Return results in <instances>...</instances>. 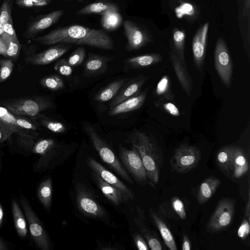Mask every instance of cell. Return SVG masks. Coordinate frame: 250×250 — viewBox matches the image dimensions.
<instances>
[{
  "label": "cell",
  "instance_id": "cell-1",
  "mask_svg": "<svg viewBox=\"0 0 250 250\" xmlns=\"http://www.w3.org/2000/svg\"><path fill=\"white\" fill-rule=\"evenodd\" d=\"M33 41L43 45L68 43L106 50H112L115 47L112 38L103 30L80 25L58 28L44 35L33 38Z\"/></svg>",
  "mask_w": 250,
  "mask_h": 250
},
{
  "label": "cell",
  "instance_id": "cell-2",
  "mask_svg": "<svg viewBox=\"0 0 250 250\" xmlns=\"http://www.w3.org/2000/svg\"><path fill=\"white\" fill-rule=\"evenodd\" d=\"M132 147L140 155L144 166L148 184L155 188L159 180L160 172L164 161L161 148L151 137L146 133L137 129L127 135Z\"/></svg>",
  "mask_w": 250,
  "mask_h": 250
},
{
  "label": "cell",
  "instance_id": "cell-3",
  "mask_svg": "<svg viewBox=\"0 0 250 250\" xmlns=\"http://www.w3.org/2000/svg\"><path fill=\"white\" fill-rule=\"evenodd\" d=\"M0 120L12 133L17 136L19 144L26 148L33 146L38 136L36 132L37 126L26 118L11 113L5 107L0 105Z\"/></svg>",
  "mask_w": 250,
  "mask_h": 250
},
{
  "label": "cell",
  "instance_id": "cell-4",
  "mask_svg": "<svg viewBox=\"0 0 250 250\" xmlns=\"http://www.w3.org/2000/svg\"><path fill=\"white\" fill-rule=\"evenodd\" d=\"M1 106L17 115L36 117L52 108L54 104L49 97L33 96L7 100L2 103Z\"/></svg>",
  "mask_w": 250,
  "mask_h": 250
},
{
  "label": "cell",
  "instance_id": "cell-5",
  "mask_svg": "<svg viewBox=\"0 0 250 250\" xmlns=\"http://www.w3.org/2000/svg\"><path fill=\"white\" fill-rule=\"evenodd\" d=\"M83 128L103 161L124 180L129 184H133L134 182L126 170L107 144L99 135L95 128L86 123H83Z\"/></svg>",
  "mask_w": 250,
  "mask_h": 250
},
{
  "label": "cell",
  "instance_id": "cell-6",
  "mask_svg": "<svg viewBox=\"0 0 250 250\" xmlns=\"http://www.w3.org/2000/svg\"><path fill=\"white\" fill-rule=\"evenodd\" d=\"M201 159V152L198 147L183 144L176 149L170 164L177 173L184 174L194 169Z\"/></svg>",
  "mask_w": 250,
  "mask_h": 250
},
{
  "label": "cell",
  "instance_id": "cell-7",
  "mask_svg": "<svg viewBox=\"0 0 250 250\" xmlns=\"http://www.w3.org/2000/svg\"><path fill=\"white\" fill-rule=\"evenodd\" d=\"M235 211L234 199L226 197L221 199L210 218L206 227L211 234L218 233L231 224Z\"/></svg>",
  "mask_w": 250,
  "mask_h": 250
},
{
  "label": "cell",
  "instance_id": "cell-8",
  "mask_svg": "<svg viewBox=\"0 0 250 250\" xmlns=\"http://www.w3.org/2000/svg\"><path fill=\"white\" fill-rule=\"evenodd\" d=\"M119 157L123 165L135 181L143 186L148 184L146 170L142 159L133 148L119 147Z\"/></svg>",
  "mask_w": 250,
  "mask_h": 250
},
{
  "label": "cell",
  "instance_id": "cell-9",
  "mask_svg": "<svg viewBox=\"0 0 250 250\" xmlns=\"http://www.w3.org/2000/svg\"><path fill=\"white\" fill-rule=\"evenodd\" d=\"M21 199L33 240L42 250H49L50 244L45 229L34 212L28 200L22 195Z\"/></svg>",
  "mask_w": 250,
  "mask_h": 250
},
{
  "label": "cell",
  "instance_id": "cell-10",
  "mask_svg": "<svg viewBox=\"0 0 250 250\" xmlns=\"http://www.w3.org/2000/svg\"><path fill=\"white\" fill-rule=\"evenodd\" d=\"M76 200L79 209L84 215L99 219L105 217L106 213L104 208L80 183L76 186Z\"/></svg>",
  "mask_w": 250,
  "mask_h": 250
},
{
  "label": "cell",
  "instance_id": "cell-11",
  "mask_svg": "<svg viewBox=\"0 0 250 250\" xmlns=\"http://www.w3.org/2000/svg\"><path fill=\"white\" fill-rule=\"evenodd\" d=\"M214 63L216 70L222 81L226 86H229L231 83L232 63L228 47L222 38H219L216 42Z\"/></svg>",
  "mask_w": 250,
  "mask_h": 250
},
{
  "label": "cell",
  "instance_id": "cell-12",
  "mask_svg": "<svg viewBox=\"0 0 250 250\" xmlns=\"http://www.w3.org/2000/svg\"><path fill=\"white\" fill-rule=\"evenodd\" d=\"M123 25L127 39L126 51L130 52L139 49L151 42L150 35L133 22L125 20Z\"/></svg>",
  "mask_w": 250,
  "mask_h": 250
},
{
  "label": "cell",
  "instance_id": "cell-13",
  "mask_svg": "<svg viewBox=\"0 0 250 250\" xmlns=\"http://www.w3.org/2000/svg\"><path fill=\"white\" fill-rule=\"evenodd\" d=\"M86 163L92 171L98 175L105 182L120 190L129 200L134 199L135 195L133 192L116 176L108 171L101 164L91 157L86 159Z\"/></svg>",
  "mask_w": 250,
  "mask_h": 250
},
{
  "label": "cell",
  "instance_id": "cell-14",
  "mask_svg": "<svg viewBox=\"0 0 250 250\" xmlns=\"http://www.w3.org/2000/svg\"><path fill=\"white\" fill-rule=\"evenodd\" d=\"M71 47V44L59 43L41 52L27 56L25 61L27 63L33 65H46L59 59Z\"/></svg>",
  "mask_w": 250,
  "mask_h": 250
},
{
  "label": "cell",
  "instance_id": "cell-15",
  "mask_svg": "<svg viewBox=\"0 0 250 250\" xmlns=\"http://www.w3.org/2000/svg\"><path fill=\"white\" fill-rule=\"evenodd\" d=\"M147 79V77L140 75L126 81L110 103L109 109L122 102L139 93L141 88Z\"/></svg>",
  "mask_w": 250,
  "mask_h": 250
},
{
  "label": "cell",
  "instance_id": "cell-16",
  "mask_svg": "<svg viewBox=\"0 0 250 250\" xmlns=\"http://www.w3.org/2000/svg\"><path fill=\"white\" fill-rule=\"evenodd\" d=\"M209 23L206 22L197 31L192 43L195 65L201 70L204 65L205 51L207 47Z\"/></svg>",
  "mask_w": 250,
  "mask_h": 250
},
{
  "label": "cell",
  "instance_id": "cell-17",
  "mask_svg": "<svg viewBox=\"0 0 250 250\" xmlns=\"http://www.w3.org/2000/svg\"><path fill=\"white\" fill-rule=\"evenodd\" d=\"M169 58L180 85L187 94L189 96L193 89V83L186 61L182 60L172 50L169 53Z\"/></svg>",
  "mask_w": 250,
  "mask_h": 250
},
{
  "label": "cell",
  "instance_id": "cell-18",
  "mask_svg": "<svg viewBox=\"0 0 250 250\" xmlns=\"http://www.w3.org/2000/svg\"><path fill=\"white\" fill-rule=\"evenodd\" d=\"M64 14L62 10L52 11L40 17L28 27L24 36L27 38L34 37L37 34L55 24Z\"/></svg>",
  "mask_w": 250,
  "mask_h": 250
},
{
  "label": "cell",
  "instance_id": "cell-19",
  "mask_svg": "<svg viewBox=\"0 0 250 250\" xmlns=\"http://www.w3.org/2000/svg\"><path fill=\"white\" fill-rule=\"evenodd\" d=\"M109 60L105 56L89 54L83 64V77L90 78L103 74L107 68Z\"/></svg>",
  "mask_w": 250,
  "mask_h": 250
},
{
  "label": "cell",
  "instance_id": "cell-20",
  "mask_svg": "<svg viewBox=\"0 0 250 250\" xmlns=\"http://www.w3.org/2000/svg\"><path fill=\"white\" fill-rule=\"evenodd\" d=\"M147 94V89L140 92L117 104L109 109V115L111 116L136 110L144 104Z\"/></svg>",
  "mask_w": 250,
  "mask_h": 250
},
{
  "label": "cell",
  "instance_id": "cell-21",
  "mask_svg": "<svg viewBox=\"0 0 250 250\" xmlns=\"http://www.w3.org/2000/svg\"><path fill=\"white\" fill-rule=\"evenodd\" d=\"M92 176L103 194L114 205L119 206L129 199L120 190L109 184L92 172Z\"/></svg>",
  "mask_w": 250,
  "mask_h": 250
},
{
  "label": "cell",
  "instance_id": "cell-22",
  "mask_svg": "<svg viewBox=\"0 0 250 250\" xmlns=\"http://www.w3.org/2000/svg\"><path fill=\"white\" fill-rule=\"evenodd\" d=\"M162 59L159 54H147L129 57L124 61V70L127 71L130 69H142L154 65Z\"/></svg>",
  "mask_w": 250,
  "mask_h": 250
},
{
  "label": "cell",
  "instance_id": "cell-23",
  "mask_svg": "<svg viewBox=\"0 0 250 250\" xmlns=\"http://www.w3.org/2000/svg\"><path fill=\"white\" fill-rule=\"evenodd\" d=\"M149 212L151 220L159 230L166 246L170 250H177L174 238L164 219L152 208L149 210Z\"/></svg>",
  "mask_w": 250,
  "mask_h": 250
},
{
  "label": "cell",
  "instance_id": "cell-24",
  "mask_svg": "<svg viewBox=\"0 0 250 250\" xmlns=\"http://www.w3.org/2000/svg\"><path fill=\"white\" fill-rule=\"evenodd\" d=\"M249 168L248 160L244 150L238 146H234L231 176L239 179L248 172Z\"/></svg>",
  "mask_w": 250,
  "mask_h": 250
},
{
  "label": "cell",
  "instance_id": "cell-25",
  "mask_svg": "<svg viewBox=\"0 0 250 250\" xmlns=\"http://www.w3.org/2000/svg\"><path fill=\"white\" fill-rule=\"evenodd\" d=\"M21 44L18 37H13L3 32L0 35V54L12 59L17 58L20 53Z\"/></svg>",
  "mask_w": 250,
  "mask_h": 250
},
{
  "label": "cell",
  "instance_id": "cell-26",
  "mask_svg": "<svg viewBox=\"0 0 250 250\" xmlns=\"http://www.w3.org/2000/svg\"><path fill=\"white\" fill-rule=\"evenodd\" d=\"M220 183V179L214 176H209L204 179L198 190V203L202 205L208 201L213 195Z\"/></svg>",
  "mask_w": 250,
  "mask_h": 250
},
{
  "label": "cell",
  "instance_id": "cell-27",
  "mask_svg": "<svg viewBox=\"0 0 250 250\" xmlns=\"http://www.w3.org/2000/svg\"><path fill=\"white\" fill-rule=\"evenodd\" d=\"M234 146H228L221 148L217 152L216 161L218 167L226 176L231 175Z\"/></svg>",
  "mask_w": 250,
  "mask_h": 250
},
{
  "label": "cell",
  "instance_id": "cell-28",
  "mask_svg": "<svg viewBox=\"0 0 250 250\" xmlns=\"http://www.w3.org/2000/svg\"><path fill=\"white\" fill-rule=\"evenodd\" d=\"M126 79H119L109 83L97 92L94 97V100L96 102L104 103L112 100L126 81Z\"/></svg>",
  "mask_w": 250,
  "mask_h": 250
},
{
  "label": "cell",
  "instance_id": "cell-29",
  "mask_svg": "<svg viewBox=\"0 0 250 250\" xmlns=\"http://www.w3.org/2000/svg\"><path fill=\"white\" fill-rule=\"evenodd\" d=\"M110 10L119 11L118 6L114 3L105 2H96L86 5L76 11L77 15L96 14L102 15Z\"/></svg>",
  "mask_w": 250,
  "mask_h": 250
},
{
  "label": "cell",
  "instance_id": "cell-30",
  "mask_svg": "<svg viewBox=\"0 0 250 250\" xmlns=\"http://www.w3.org/2000/svg\"><path fill=\"white\" fill-rule=\"evenodd\" d=\"M135 222L140 228L142 234L146 239L149 248L151 250H162V245L156 233L149 229L138 218H135Z\"/></svg>",
  "mask_w": 250,
  "mask_h": 250
},
{
  "label": "cell",
  "instance_id": "cell-31",
  "mask_svg": "<svg viewBox=\"0 0 250 250\" xmlns=\"http://www.w3.org/2000/svg\"><path fill=\"white\" fill-rule=\"evenodd\" d=\"M12 208L16 230L20 236L24 238L27 233L26 223L21 210L15 200L12 201Z\"/></svg>",
  "mask_w": 250,
  "mask_h": 250
},
{
  "label": "cell",
  "instance_id": "cell-32",
  "mask_svg": "<svg viewBox=\"0 0 250 250\" xmlns=\"http://www.w3.org/2000/svg\"><path fill=\"white\" fill-rule=\"evenodd\" d=\"M52 195V183L50 178L43 181L39 186L38 196L42 205L48 209L51 204Z\"/></svg>",
  "mask_w": 250,
  "mask_h": 250
},
{
  "label": "cell",
  "instance_id": "cell-33",
  "mask_svg": "<svg viewBox=\"0 0 250 250\" xmlns=\"http://www.w3.org/2000/svg\"><path fill=\"white\" fill-rule=\"evenodd\" d=\"M101 24L107 30H114L121 25L123 19L119 11L110 10L103 14Z\"/></svg>",
  "mask_w": 250,
  "mask_h": 250
},
{
  "label": "cell",
  "instance_id": "cell-34",
  "mask_svg": "<svg viewBox=\"0 0 250 250\" xmlns=\"http://www.w3.org/2000/svg\"><path fill=\"white\" fill-rule=\"evenodd\" d=\"M186 34L184 31L175 28L172 35L171 50L183 61H185V44Z\"/></svg>",
  "mask_w": 250,
  "mask_h": 250
},
{
  "label": "cell",
  "instance_id": "cell-35",
  "mask_svg": "<svg viewBox=\"0 0 250 250\" xmlns=\"http://www.w3.org/2000/svg\"><path fill=\"white\" fill-rule=\"evenodd\" d=\"M40 84L44 88L52 91L63 88L64 82L63 79L58 75H51L41 79Z\"/></svg>",
  "mask_w": 250,
  "mask_h": 250
},
{
  "label": "cell",
  "instance_id": "cell-36",
  "mask_svg": "<svg viewBox=\"0 0 250 250\" xmlns=\"http://www.w3.org/2000/svg\"><path fill=\"white\" fill-rule=\"evenodd\" d=\"M57 142L52 138L41 139L36 143L32 151L35 154L45 155L57 146Z\"/></svg>",
  "mask_w": 250,
  "mask_h": 250
},
{
  "label": "cell",
  "instance_id": "cell-37",
  "mask_svg": "<svg viewBox=\"0 0 250 250\" xmlns=\"http://www.w3.org/2000/svg\"><path fill=\"white\" fill-rule=\"evenodd\" d=\"M170 82L168 76H163L158 83L155 93L156 95L162 99L167 100L172 99L173 95L170 90Z\"/></svg>",
  "mask_w": 250,
  "mask_h": 250
},
{
  "label": "cell",
  "instance_id": "cell-38",
  "mask_svg": "<svg viewBox=\"0 0 250 250\" xmlns=\"http://www.w3.org/2000/svg\"><path fill=\"white\" fill-rule=\"evenodd\" d=\"M40 121L44 127L54 133H63L66 131V126L62 122L51 120L45 116H41Z\"/></svg>",
  "mask_w": 250,
  "mask_h": 250
},
{
  "label": "cell",
  "instance_id": "cell-39",
  "mask_svg": "<svg viewBox=\"0 0 250 250\" xmlns=\"http://www.w3.org/2000/svg\"><path fill=\"white\" fill-rule=\"evenodd\" d=\"M85 49L83 46H79L75 49L66 59L67 62L71 66L81 65L85 57Z\"/></svg>",
  "mask_w": 250,
  "mask_h": 250
},
{
  "label": "cell",
  "instance_id": "cell-40",
  "mask_svg": "<svg viewBox=\"0 0 250 250\" xmlns=\"http://www.w3.org/2000/svg\"><path fill=\"white\" fill-rule=\"evenodd\" d=\"M10 21H12L11 0H4L0 8V25L2 27Z\"/></svg>",
  "mask_w": 250,
  "mask_h": 250
},
{
  "label": "cell",
  "instance_id": "cell-41",
  "mask_svg": "<svg viewBox=\"0 0 250 250\" xmlns=\"http://www.w3.org/2000/svg\"><path fill=\"white\" fill-rule=\"evenodd\" d=\"M54 68L57 73L64 77L70 76L73 72V67L68 64L65 59L58 61L55 63Z\"/></svg>",
  "mask_w": 250,
  "mask_h": 250
},
{
  "label": "cell",
  "instance_id": "cell-42",
  "mask_svg": "<svg viewBox=\"0 0 250 250\" xmlns=\"http://www.w3.org/2000/svg\"><path fill=\"white\" fill-rule=\"evenodd\" d=\"M0 83L5 81L11 75L13 63L11 59H2L0 62Z\"/></svg>",
  "mask_w": 250,
  "mask_h": 250
},
{
  "label": "cell",
  "instance_id": "cell-43",
  "mask_svg": "<svg viewBox=\"0 0 250 250\" xmlns=\"http://www.w3.org/2000/svg\"><path fill=\"white\" fill-rule=\"evenodd\" d=\"M172 209L181 220L186 218L185 208L182 201L178 197L174 196L170 200Z\"/></svg>",
  "mask_w": 250,
  "mask_h": 250
},
{
  "label": "cell",
  "instance_id": "cell-44",
  "mask_svg": "<svg viewBox=\"0 0 250 250\" xmlns=\"http://www.w3.org/2000/svg\"><path fill=\"white\" fill-rule=\"evenodd\" d=\"M51 0H16L18 5L22 7H42L48 5Z\"/></svg>",
  "mask_w": 250,
  "mask_h": 250
},
{
  "label": "cell",
  "instance_id": "cell-45",
  "mask_svg": "<svg viewBox=\"0 0 250 250\" xmlns=\"http://www.w3.org/2000/svg\"><path fill=\"white\" fill-rule=\"evenodd\" d=\"M250 220L247 218L244 219L238 230V235L242 239H246L250 232Z\"/></svg>",
  "mask_w": 250,
  "mask_h": 250
},
{
  "label": "cell",
  "instance_id": "cell-46",
  "mask_svg": "<svg viewBox=\"0 0 250 250\" xmlns=\"http://www.w3.org/2000/svg\"><path fill=\"white\" fill-rule=\"evenodd\" d=\"M133 240L138 250H148L149 247L143 238V237L139 233H136L133 235Z\"/></svg>",
  "mask_w": 250,
  "mask_h": 250
},
{
  "label": "cell",
  "instance_id": "cell-47",
  "mask_svg": "<svg viewBox=\"0 0 250 250\" xmlns=\"http://www.w3.org/2000/svg\"><path fill=\"white\" fill-rule=\"evenodd\" d=\"M162 107L170 115L174 116H178L180 113L177 107L173 103L167 102L162 104Z\"/></svg>",
  "mask_w": 250,
  "mask_h": 250
},
{
  "label": "cell",
  "instance_id": "cell-48",
  "mask_svg": "<svg viewBox=\"0 0 250 250\" xmlns=\"http://www.w3.org/2000/svg\"><path fill=\"white\" fill-rule=\"evenodd\" d=\"M12 134L5 124L0 120V143L7 140Z\"/></svg>",
  "mask_w": 250,
  "mask_h": 250
},
{
  "label": "cell",
  "instance_id": "cell-49",
  "mask_svg": "<svg viewBox=\"0 0 250 250\" xmlns=\"http://www.w3.org/2000/svg\"><path fill=\"white\" fill-rule=\"evenodd\" d=\"M3 32L13 37H17L15 30L13 27V22L6 23L2 27Z\"/></svg>",
  "mask_w": 250,
  "mask_h": 250
},
{
  "label": "cell",
  "instance_id": "cell-50",
  "mask_svg": "<svg viewBox=\"0 0 250 250\" xmlns=\"http://www.w3.org/2000/svg\"><path fill=\"white\" fill-rule=\"evenodd\" d=\"M182 249L183 250H190L191 244L187 234L183 233L182 235Z\"/></svg>",
  "mask_w": 250,
  "mask_h": 250
},
{
  "label": "cell",
  "instance_id": "cell-51",
  "mask_svg": "<svg viewBox=\"0 0 250 250\" xmlns=\"http://www.w3.org/2000/svg\"><path fill=\"white\" fill-rule=\"evenodd\" d=\"M243 16H249L250 15V0H243Z\"/></svg>",
  "mask_w": 250,
  "mask_h": 250
},
{
  "label": "cell",
  "instance_id": "cell-52",
  "mask_svg": "<svg viewBox=\"0 0 250 250\" xmlns=\"http://www.w3.org/2000/svg\"><path fill=\"white\" fill-rule=\"evenodd\" d=\"M248 200L245 210V216L250 220V194L249 192Z\"/></svg>",
  "mask_w": 250,
  "mask_h": 250
},
{
  "label": "cell",
  "instance_id": "cell-53",
  "mask_svg": "<svg viewBox=\"0 0 250 250\" xmlns=\"http://www.w3.org/2000/svg\"><path fill=\"white\" fill-rule=\"evenodd\" d=\"M3 218V208L1 206V204L0 203V227L1 226V225L2 224Z\"/></svg>",
  "mask_w": 250,
  "mask_h": 250
},
{
  "label": "cell",
  "instance_id": "cell-54",
  "mask_svg": "<svg viewBox=\"0 0 250 250\" xmlns=\"http://www.w3.org/2000/svg\"><path fill=\"white\" fill-rule=\"evenodd\" d=\"M7 250L6 245L3 242V241L0 238V250Z\"/></svg>",
  "mask_w": 250,
  "mask_h": 250
},
{
  "label": "cell",
  "instance_id": "cell-55",
  "mask_svg": "<svg viewBox=\"0 0 250 250\" xmlns=\"http://www.w3.org/2000/svg\"><path fill=\"white\" fill-rule=\"evenodd\" d=\"M3 32L2 27L0 25V35Z\"/></svg>",
  "mask_w": 250,
  "mask_h": 250
},
{
  "label": "cell",
  "instance_id": "cell-56",
  "mask_svg": "<svg viewBox=\"0 0 250 250\" xmlns=\"http://www.w3.org/2000/svg\"><path fill=\"white\" fill-rule=\"evenodd\" d=\"M77 0V1H83V0Z\"/></svg>",
  "mask_w": 250,
  "mask_h": 250
},
{
  "label": "cell",
  "instance_id": "cell-57",
  "mask_svg": "<svg viewBox=\"0 0 250 250\" xmlns=\"http://www.w3.org/2000/svg\"></svg>",
  "mask_w": 250,
  "mask_h": 250
}]
</instances>
